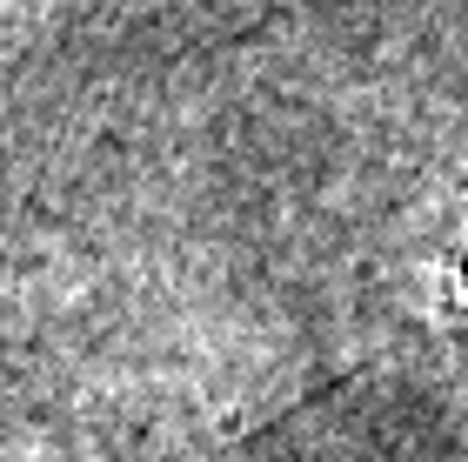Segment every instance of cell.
I'll return each mask as SVG.
<instances>
[{
  "instance_id": "6da1fadb",
  "label": "cell",
  "mask_w": 468,
  "mask_h": 462,
  "mask_svg": "<svg viewBox=\"0 0 468 462\" xmlns=\"http://www.w3.org/2000/svg\"><path fill=\"white\" fill-rule=\"evenodd\" d=\"M462 288H468V262H462Z\"/></svg>"
}]
</instances>
